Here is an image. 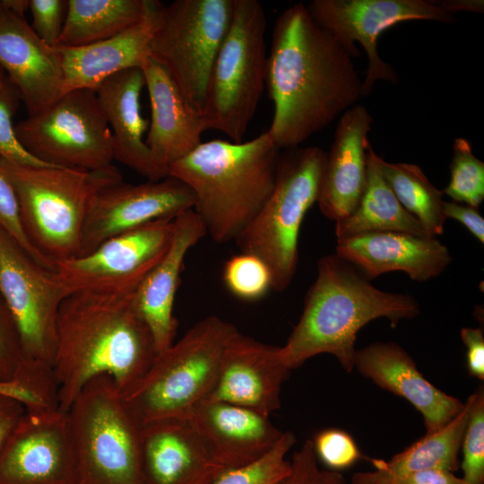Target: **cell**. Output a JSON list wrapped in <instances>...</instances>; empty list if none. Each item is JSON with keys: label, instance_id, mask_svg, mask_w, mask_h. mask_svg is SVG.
Segmentation results:
<instances>
[{"label": "cell", "instance_id": "6da1fadb", "mask_svg": "<svg viewBox=\"0 0 484 484\" xmlns=\"http://www.w3.org/2000/svg\"><path fill=\"white\" fill-rule=\"evenodd\" d=\"M265 83L274 105L269 135L295 148L361 97L360 80L342 44L298 3L276 19Z\"/></svg>", "mask_w": 484, "mask_h": 484}, {"label": "cell", "instance_id": "7a4b0ae2", "mask_svg": "<svg viewBox=\"0 0 484 484\" xmlns=\"http://www.w3.org/2000/svg\"><path fill=\"white\" fill-rule=\"evenodd\" d=\"M136 288L71 292L57 318L53 376L58 407L67 411L92 379L110 377L122 395L158 355L152 333L134 303Z\"/></svg>", "mask_w": 484, "mask_h": 484}, {"label": "cell", "instance_id": "3957f363", "mask_svg": "<svg viewBox=\"0 0 484 484\" xmlns=\"http://www.w3.org/2000/svg\"><path fill=\"white\" fill-rule=\"evenodd\" d=\"M419 314L414 297L381 290L350 263L336 254L327 255L317 262L316 279L281 355L294 369L314 356L328 353L350 373L354 369L357 334L364 325L384 317L395 327Z\"/></svg>", "mask_w": 484, "mask_h": 484}, {"label": "cell", "instance_id": "277c9868", "mask_svg": "<svg viewBox=\"0 0 484 484\" xmlns=\"http://www.w3.org/2000/svg\"><path fill=\"white\" fill-rule=\"evenodd\" d=\"M280 150L267 131L246 142L212 140L172 163L169 176L190 187L206 235L225 244L238 238L270 197Z\"/></svg>", "mask_w": 484, "mask_h": 484}, {"label": "cell", "instance_id": "5b68a950", "mask_svg": "<svg viewBox=\"0 0 484 484\" xmlns=\"http://www.w3.org/2000/svg\"><path fill=\"white\" fill-rule=\"evenodd\" d=\"M0 168L14 189L30 242L55 269L57 264L80 256L82 229L93 197L123 181L114 165L82 170L0 159Z\"/></svg>", "mask_w": 484, "mask_h": 484}, {"label": "cell", "instance_id": "8992f818", "mask_svg": "<svg viewBox=\"0 0 484 484\" xmlns=\"http://www.w3.org/2000/svg\"><path fill=\"white\" fill-rule=\"evenodd\" d=\"M0 292L16 324L22 353L18 383L58 406L53 364L60 307L70 294L56 269L36 262L0 228Z\"/></svg>", "mask_w": 484, "mask_h": 484}, {"label": "cell", "instance_id": "52a82bcc", "mask_svg": "<svg viewBox=\"0 0 484 484\" xmlns=\"http://www.w3.org/2000/svg\"><path fill=\"white\" fill-rule=\"evenodd\" d=\"M216 315L198 321L159 353L145 375L125 394L124 402L142 426L166 419H187L211 393L224 346L237 331Z\"/></svg>", "mask_w": 484, "mask_h": 484}, {"label": "cell", "instance_id": "ba28073f", "mask_svg": "<svg viewBox=\"0 0 484 484\" xmlns=\"http://www.w3.org/2000/svg\"><path fill=\"white\" fill-rule=\"evenodd\" d=\"M326 155L317 146L295 147L281 153L270 197L235 240L241 252L267 264L275 291L286 290L296 273L301 225L317 202Z\"/></svg>", "mask_w": 484, "mask_h": 484}, {"label": "cell", "instance_id": "9c48e42d", "mask_svg": "<svg viewBox=\"0 0 484 484\" xmlns=\"http://www.w3.org/2000/svg\"><path fill=\"white\" fill-rule=\"evenodd\" d=\"M266 16L256 0H234L232 20L217 54L202 110L207 130L242 142L266 76Z\"/></svg>", "mask_w": 484, "mask_h": 484}, {"label": "cell", "instance_id": "30bf717a", "mask_svg": "<svg viewBox=\"0 0 484 484\" xmlns=\"http://www.w3.org/2000/svg\"><path fill=\"white\" fill-rule=\"evenodd\" d=\"M79 484H144L140 460L141 425L114 381H90L67 411Z\"/></svg>", "mask_w": 484, "mask_h": 484}, {"label": "cell", "instance_id": "8fae6325", "mask_svg": "<svg viewBox=\"0 0 484 484\" xmlns=\"http://www.w3.org/2000/svg\"><path fill=\"white\" fill-rule=\"evenodd\" d=\"M233 6L234 0H176L163 4L151 39V57L201 112Z\"/></svg>", "mask_w": 484, "mask_h": 484}, {"label": "cell", "instance_id": "7c38bea8", "mask_svg": "<svg viewBox=\"0 0 484 484\" xmlns=\"http://www.w3.org/2000/svg\"><path fill=\"white\" fill-rule=\"evenodd\" d=\"M14 131L22 146L43 163L82 170L113 165L111 130L92 89L64 93L14 125Z\"/></svg>", "mask_w": 484, "mask_h": 484}, {"label": "cell", "instance_id": "4fadbf2b", "mask_svg": "<svg viewBox=\"0 0 484 484\" xmlns=\"http://www.w3.org/2000/svg\"><path fill=\"white\" fill-rule=\"evenodd\" d=\"M307 8L312 18L333 34L352 58L360 56L359 42L367 56L361 97L367 96L377 81L399 82L395 70L377 51V40L387 29L408 21L455 22L454 14L432 0H313Z\"/></svg>", "mask_w": 484, "mask_h": 484}, {"label": "cell", "instance_id": "5bb4252c", "mask_svg": "<svg viewBox=\"0 0 484 484\" xmlns=\"http://www.w3.org/2000/svg\"><path fill=\"white\" fill-rule=\"evenodd\" d=\"M0 484H79L67 411L25 410L1 448Z\"/></svg>", "mask_w": 484, "mask_h": 484}, {"label": "cell", "instance_id": "9a60e30c", "mask_svg": "<svg viewBox=\"0 0 484 484\" xmlns=\"http://www.w3.org/2000/svg\"><path fill=\"white\" fill-rule=\"evenodd\" d=\"M174 219H160L114 236L89 254L56 264L69 290L137 288L167 252Z\"/></svg>", "mask_w": 484, "mask_h": 484}, {"label": "cell", "instance_id": "2e32d148", "mask_svg": "<svg viewBox=\"0 0 484 484\" xmlns=\"http://www.w3.org/2000/svg\"><path fill=\"white\" fill-rule=\"evenodd\" d=\"M194 194L181 180L168 176L158 181H124L100 190L92 199L82 233L81 255L105 240L160 219H174L191 210Z\"/></svg>", "mask_w": 484, "mask_h": 484}, {"label": "cell", "instance_id": "e0dca14e", "mask_svg": "<svg viewBox=\"0 0 484 484\" xmlns=\"http://www.w3.org/2000/svg\"><path fill=\"white\" fill-rule=\"evenodd\" d=\"M10 4L11 0H1L0 67L18 90L29 116H33L62 95V56L57 47L44 42Z\"/></svg>", "mask_w": 484, "mask_h": 484}, {"label": "cell", "instance_id": "ac0fdd59", "mask_svg": "<svg viewBox=\"0 0 484 484\" xmlns=\"http://www.w3.org/2000/svg\"><path fill=\"white\" fill-rule=\"evenodd\" d=\"M290 369L281 347L237 330L222 350L215 385L206 399L225 402L265 416L281 407V389Z\"/></svg>", "mask_w": 484, "mask_h": 484}, {"label": "cell", "instance_id": "d6986e66", "mask_svg": "<svg viewBox=\"0 0 484 484\" xmlns=\"http://www.w3.org/2000/svg\"><path fill=\"white\" fill-rule=\"evenodd\" d=\"M336 255L368 280L390 272H403L416 281L440 275L453 257L434 236L399 231H373L337 238Z\"/></svg>", "mask_w": 484, "mask_h": 484}, {"label": "cell", "instance_id": "ffe728a7", "mask_svg": "<svg viewBox=\"0 0 484 484\" xmlns=\"http://www.w3.org/2000/svg\"><path fill=\"white\" fill-rule=\"evenodd\" d=\"M140 460L144 484H212L226 471L187 419L142 425Z\"/></svg>", "mask_w": 484, "mask_h": 484}, {"label": "cell", "instance_id": "44dd1931", "mask_svg": "<svg viewBox=\"0 0 484 484\" xmlns=\"http://www.w3.org/2000/svg\"><path fill=\"white\" fill-rule=\"evenodd\" d=\"M187 419L211 456L226 470L261 458L284 433L270 421L268 416L211 399L196 404Z\"/></svg>", "mask_w": 484, "mask_h": 484}, {"label": "cell", "instance_id": "7402d4cb", "mask_svg": "<svg viewBox=\"0 0 484 484\" xmlns=\"http://www.w3.org/2000/svg\"><path fill=\"white\" fill-rule=\"evenodd\" d=\"M354 368L411 402L422 415L426 434L444 428L463 408L464 402L427 380L411 355L395 342L377 341L357 350Z\"/></svg>", "mask_w": 484, "mask_h": 484}, {"label": "cell", "instance_id": "603a6c76", "mask_svg": "<svg viewBox=\"0 0 484 484\" xmlns=\"http://www.w3.org/2000/svg\"><path fill=\"white\" fill-rule=\"evenodd\" d=\"M372 122L367 108L356 104L341 115L335 129L316 202L321 213L335 222L350 216L362 196Z\"/></svg>", "mask_w": 484, "mask_h": 484}, {"label": "cell", "instance_id": "cb8c5ba5", "mask_svg": "<svg viewBox=\"0 0 484 484\" xmlns=\"http://www.w3.org/2000/svg\"><path fill=\"white\" fill-rule=\"evenodd\" d=\"M142 70L151 110L145 143L152 161L169 172L172 163L202 143L206 124L160 63L150 56Z\"/></svg>", "mask_w": 484, "mask_h": 484}, {"label": "cell", "instance_id": "d4e9b609", "mask_svg": "<svg viewBox=\"0 0 484 484\" xmlns=\"http://www.w3.org/2000/svg\"><path fill=\"white\" fill-rule=\"evenodd\" d=\"M204 236L205 229L193 209L177 216L167 252L134 291L135 308L152 333L158 354L174 342L178 324L173 307L185 258Z\"/></svg>", "mask_w": 484, "mask_h": 484}, {"label": "cell", "instance_id": "484cf974", "mask_svg": "<svg viewBox=\"0 0 484 484\" xmlns=\"http://www.w3.org/2000/svg\"><path fill=\"white\" fill-rule=\"evenodd\" d=\"M144 87L143 70L130 68L105 79L94 91L111 130L114 160L149 181H158L167 177L169 172L152 161L143 137L149 126L141 113L140 98Z\"/></svg>", "mask_w": 484, "mask_h": 484}, {"label": "cell", "instance_id": "4316f807", "mask_svg": "<svg viewBox=\"0 0 484 484\" xmlns=\"http://www.w3.org/2000/svg\"><path fill=\"white\" fill-rule=\"evenodd\" d=\"M162 6L155 0L143 20L108 39L82 47H57L64 73L62 95L77 89L94 90L115 73L142 69L151 56L150 43Z\"/></svg>", "mask_w": 484, "mask_h": 484}, {"label": "cell", "instance_id": "83f0119b", "mask_svg": "<svg viewBox=\"0 0 484 484\" xmlns=\"http://www.w3.org/2000/svg\"><path fill=\"white\" fill-rule=\"evenodd\" d=\"M376 156L369 146L362 196L350 216L335 222L336 238L373 231H399L430 236L400 203L380 172Z\"/></svg>", "mask_w": 484, "mask_h": 484}, {"label": "cell", "instance_id": "f1b7e54d", "mask_svg": "<svg viewBox=\"0 0 484 484\" xmlns=\"http://www.w3.org/2000/svg\"><path fill=\"white\" fill-rule=\"evenodd\" d=\"M155 0H68L56 47L76 48L112 38L143 20Z\"/></svg>", "mask_w": 484, "mask_h": 484}, {"label": "cell", "instance_id": "f546056e", "mask_svg": "<svg viewBox=\"0 0 484 484\" xmlns=\"http://www.w3.org/2000/svg\"><path fill=\"white\" fill-rule=\"evenodd\" d=\"M470 406L469 396L462 411L441 429L425 434L389 460L371 459L375 470L389 473L426 470H441L453 473L457 471Z\"/></svg>", "mask_w": 484, "mask_h": 484}, {"label": "cell", "instance_id": "4dcf8cb0", "mask_svg": "<svg viewBox=\"0 0 484 484\" xmlns=\"http://www.w3.org/2000/svg\"><path fill=\"white\" fill-rule=\"evenodd\" d=\"M378 168L402 207L415 217L430 236L443 233L447 220L443 192L412 163L388 162L376 156Z\"/></svg>", "mask_w": 484, "mask_h": 484}, {"label": "cell", "instance_id": "1f68e13d", "mask_svg": "<svg viewBox=\"0 0 484 484\" xmlns=\"http://www.w3.org/2000/svg\"><path fill=\"white\" fill-rule=\"evenodd\" d=\"M442 192L454 202L477 209L484 200V162L474 155L464 138L454 141L450 181Z\"/></svg>", "mask_w": 484, "mask_h": 484}, {"label": "cell", "instance_id": "d6a6232c", "mask_svg": "<svg viewBox=\"0 0 484 484\" xmlns=\"http://www.w3.org/2000/svg\"><path fill=\"white\" fill-rule=\"evenodd\" d=\"M296 443L290 431L264 456L246 465L226 470L212 484H278L290 470L286 454Z\"/></svg>", "mask_w": 484, "mask_h": 484}, {"label": "cell", "instance_id": "836d02e7", "mask_svg": "<svg viewBox=\"0 0 484 484\" xmlns=\"http://www.w3.org/2000/svg\"><path fill=\"white\" fill-rule=\"evenodd\" d=\"M223 281L232 295L246 301L258 300L272 289L267 264L261 258L243 252L225 263Z\"/></svg>", "mask_w": 484, "mask_h": 484}, {"label": "cell", "instance_id": "e575fe53", "mask_svg": "<svg viewBox=\"0 0 484 484\" xmlns=\"http://www.w3.org/2000/svg\"><path fill=\"white\" fill-rule=\"evenodd\" d=\"M469 418L463 435L460 468L469 484H484V392L480 387L470 395Z\"/></svg>", "mask_w": 484, "mask_h": 484}, {"label": "cell", "instance_id": "d590c367", "mask_svg": "<svg viewBox=\"0 0 484 484\" xmlns=\"http://www.w3.org/2000/svg\"><path fill=\"white\" fill-rule=\"evenodd\" d=\"M22 101L21 95L7 77L0 79V159L31 166H52L30 155L18 141L13 117Z\"/></svg>", "mask_w": 484, "mask_h": 484}, {"label": "cell", "instance_id": "8d00e7d4", "mask_svg": "<svg viewBox=\"0 0 484 484\" xmlns=\"http://www.w3.org/2000/svg\"><path fill=\"white\" fill-rule=\"evenodd\" d=\"M311 441L316 458L329 470L350 468L364 457L353 437L340 428L320 430Z\"/></svg>", "mask_w": 484, "mask_h": 484}, {"label": "cell", "instance_id": "74e56055", "mask_svg": "<svg viewBox=\"0 0 484 484\" xmlns=\"http://www.w3.org/2000/svg\"><path fill=\"white\" fill-rule=\"evenodd\" d=\"M22 368L19 333L0 292V384L18 383Z\"/></svg>", "mask_w": 484, "mask_h": 484}, {"label": "cell", "instance_id": "f35d334b", "mask_svg": "<svg viewBox=\"0 0 484 484\" xmlns=\"http://www.w3.org/2000/svg\"><path fill=\"white\" fill-rule=\"evenodd\" d=\"M290 462V472L278 484H347L339 471L318 466L311 440L295 451Z\"/></svg>", "mask_w": 484, "mask_h": 484}, {"label": "cell", "instance_id": "ab89813d", "mask_svg": "<svg viewBox=\"0 0 484 484\" xmlns=\"http://www.w3.org/2000/svg\"><path fill=\"white\" fill-rule=\"evenodd\" d=\"M0 228L8 233L36 262L47 268L55 269L39 254L30 242L22 223L14 189L1 168Z\"/></svg>", "mask_w": 484, "mask_h": 484}, {"label": "cell", "instance_id": "60d3db41", "mask_svg": "<svg viewBox=\"0 0 484 484\" xmlns=\"http://www.w3.org/2000/svg\"><path fill=\"white\" fill-rule=\"evenodd\" d=\"M350 484H469L454 473L441 470H426L389 473L378 470L358 471Z\"/></svg>", "mask_w": 484, "mask_h": 484}, {"label": "cell", "instance_id": "b9f144b4", "mask_svg": "<svg viewBox=\"0 0 484 484\" xmlns=\"http://www.w3.org/2000/svg\"><path fill=\"white\" fill-rule=\"evenodd\" d=\"M31 28L48 45L56 47L65 21L67 0H29Z\"/></svg>", "mask_w": 484, "mask_h": 484}, {"label": "cell", "instance_id": "7bdbcfd3", "mask_svg": "<svg viewBox=\"0 0 484 484\" xmlns=\"http://www.w3.org/2000/svg\"><path fill=\"white\" fill-rule=\"evenodd\" d=\"M461 338L466 347L467 370L470 376L484 379V335L482 328L464 327Z\"/></svg>", "mask_w": 484, "mask_h": 484}, {"label": "cell", "instance_id": "ee69618b", "mask_svg": "<svg viewBox=\"0 0 484 484\" xmlns=\"http://www.w3.org/2000/svg\"><path fill=\"white\" fill-rule=\"evenodd\" d=\"M446 217L461 222L481 244L484 243V219L477 208L456 202L444 201Z\"/></svg>", "mask_w": 484, "mask_h": 484}, {"label": "cell", "instance_id": "f6af8a7d", "mask_svg": "<svg viewBox=\"0 0 484 484\" xmlns=\"http://www.w3.org/2000/svg\"><path fill=\"white\" fill-rule=\"evenodd\" d=\"M25 410V405L20 400L0 393V451Z\"/></svg>", "mask_w": 484, "mask_h": 484}, {"label": "cell", "instance_id": "bcb514c9", "mask_svg": "<svg viewBox=\"0 0 484 484\" xmlns=\"http://www.w3.org/2000/svg\"><path fill=\"white\" fill-rule=\"evenodd\" d=\"M0 393L20 400L26 409L49 407L39 396L20 383L0 384Z\"/></svg>", "mask_w": 484, "mask_h": 484}, {"label": "cell", "instance_id": "7dc6e473", "mask_svg": "<svg viewBox=\"0 0 484 484\" xmlns=\"http://www.w3.org/2000/svg\"><path fill=\"white\" fill-rule=\"evenodd\" d=\"M438 3L444 10L452 14L458 11L483 13L484 9L482 0H445Z\"/></svg>", "mask_w": 484, "mask_h": 484}, {"label": "cell", "instance_id": "c3c4849f", "mask_svg": "<svg viewBox=\"0 0 484 484\" xmlns=\"http://www.w3.org/2000/svg\"><path fill=\"white\" fill-rule=\"evenodd\" d=\"M4 75L2 74L1 71H0V79L3 78Z\"/></svg>", "mask_w": 484, "mask_h": 484}]
</instances>
